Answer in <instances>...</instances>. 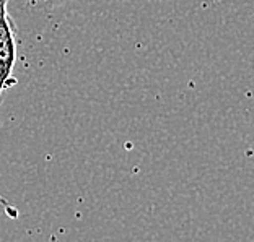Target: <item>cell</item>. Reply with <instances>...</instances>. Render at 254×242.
Segmentation results:
<instances>
[{"mask_svg":"<svg viewBox=\"0 0 254 242\" xmlns=\"http://www.w3.org/2000/svg\"><path fill=\"white\" fill-rule=\"evenodd\" d=\"M46 3H51V5H59V3H64V2H70V0H43Z\"/></svg>","mask_w":254,"mask_h":242,"instance_id":"cell-2","label":"cell"},{"mask_svg":"<svg viewBox=\"0 0 254 242\" xmlns=\"http://www.w3.org/2000/svg\"><path fill=\"white\" fill-rule=\"evenodd\" d=\"M8 0H0V95L8 88L16 62V39L13 20L7 10Z\"/></svg>","mask_w":254,"mask_h":242,"instance_id":"cell-1","label":"cell"}]
</instances>
